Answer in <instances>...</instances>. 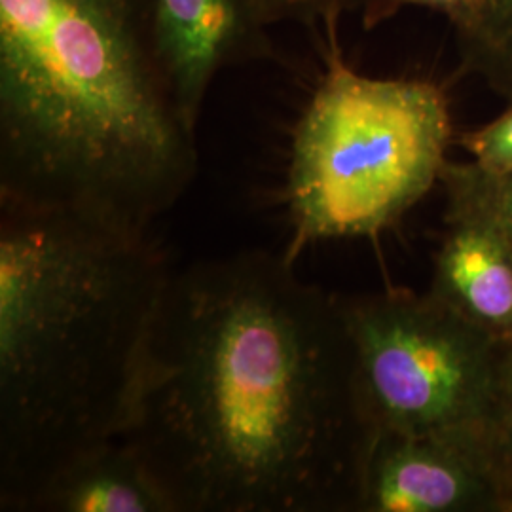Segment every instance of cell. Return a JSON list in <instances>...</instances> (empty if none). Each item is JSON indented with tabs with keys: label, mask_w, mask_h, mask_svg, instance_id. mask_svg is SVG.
Returning a JSON list of instances; mask_svg holds the SVG:
<instances>
[{
	"label": "cell",
	"mask_w": 512,
	"mask_h": 512,
	"mask_svg": "<svg viewBox=\"0 0 512 512\" xmlns=\"http://www.w3.org/2000/svg\"><path fill=\"white\" fill-rule=\"evenodd\" d=\"M372 437L342 296L266 251L171 270L118 439L175 512L357 511Z\"/></svg>",
	"instance_id": "obj_1"
},
{
	"label": "cell",
	"mask_w": 512,
	"mask_h": 512,
	"mask_svg": "<svg viewBox=\"0 0 512 512\" xmlns=\"http://www.w3.org/2000/svg\"><path fill=\"white\" fill-rule=\"evenodd\" d=\"M196 171L156 0H0V200L148 230Z\"/></svg>",
	"instance_id": "obj_2"
},
{
	"label": "cell",
	"mask_w": 512,
	"mask_h": 512,
	"mask_svg": "<svg viewBox=\"0 0 512 512\" xmlns=\"http://www.w3.org/2000/svg\"><path fill=\"white\" fill-rule=\"evenodd\" d=\"M169 274L148 230L0 200V511L120 437Z\"/></svg>",
	"instance_id": "obj_3"
},
{
	"label": "cell",
	"mask_w": 512,
	"mask_h": 512,
	"mask_svg": "<svg viewBox=\"0 0 512 512\" xmlns=\"http://www.w3.org/2000/svg\"><path fill=\"white\" fill-rule=\"evenodd\" d=\"M452 118L429 80L370 78L338 52L293 133L287 171L294 262L313 243L391 228L440 183Z\"/></svg>",
	"instance_id": "obj_4"
},
{
	"label": "cell",
	"mask_w": 512,
	"mask_h": 512,
	"mask_svg": "<svg viewBox=\"0 0 512 512\" xmlns=\"http://www.w3.org/2000/svg\"><path fill=\"white\" fill-rule=\"evenodd\" d=\"M344 310L357 391L374 433L463 437L494 450L505 342L429 293L349 296Z\"/></svg>",
	"instance_id": "obj_5"
},
{
	"label": "cell",
	"mask_w": 512,
	"mask_h": 512,
	"mask_svg": "<svg viewBox=\"0 0 512 512\" xmlns=\"http://www.w3.org/2000/svg\"><path fill=\"white\" fill-rule=\"evenodd\" d=\"M444 234L429 294L499 342L512 340V236L494 179L473 162H448Z\"/></svg>",
	"instance_id": "obj_6"
},
{
	"label": "cell",
	"mask_w": 512,
	"mask_h": 512,
	"mask_svg": "<svg viewBox=\"0 0 512 512\" xmlns=\"http://www.w3.org/2000/svg\"><path fill=\"white\" fill-rule=\"evenodd\" d=\"M359 512H512L490 444L448 435L374 433Z\"/></svg>",
	"instance_id": "obj_7"
},
{
	"label": "cell",
	"mask_w": 512,
	"mask_h": 512,
	"mask_svg": "<svg viewBox=\"0 0 512 512\" xmlns=\"http://www.w3.org/2000/svg\"><path fill=\"white\" fill-rule=\"evenodd\" d=\"M156 27L165 71L194 129L217 74L275 57L251 0H156Z\"/></svg>",
	"instance_id": "obj_8"
},
{
	"label": "cell",
	"mask_w": 512,
	"mask_h": 512,
	"mask_svg": "<svg viewBox=\"0 0 512 512\" xmlns=\"http://www.w3.org/2000/svg\"><path fill=\"white\" fill-rule=\"evenodd\" d=\"M16 512H175L147 463L122 439L93 446L46 476Z\"/></svg>",
	"instance_id": "obj_9"
},
{
	"label": "cell",
	"mask_w": 512,
	"mask_h": 512,
	"mask_svg": "<svg viewBox=\"0 0 512 512\" xmlns=\"http://www.w3.org/2000/svg\"><path fill=\"white\" fill-rule=\"evenodd\" d=\"M461 65L512 101V0H488L469 33L459 37Z\"/></svg>",
	"instance_id": "obj_10"
},
{
	"label": "cell",
	"mask_w": 512,
	"mask_h": 512,
	"mask_svg": "<svg viewBox=\"0 0 512 512\" xmlns=\"http://www.w3.org/2000/svg\"><path fill=\"white\" fill-rule=\"evenodd\" d=\"M459 147L471 154V162L492 177L512 173V101L511 107L482 128L463 133Z\"/></svg>",
	"instance_id": "obj_11"
},
{
	"label": "cell",
	"mask_w": 512,
	"mask_h": 512,
	"mask_svg": "<svg viewBox=\"0 0 512 512\" xmlns=\"http://www.w3.org/2000/svg\"><path fill=\"white\" fill-rule=\"evenodd\" d=\"M486 2L488 0H365L361 12L366 29H372L385 19L393 18L403 8H429L450 19L458 37H463L473 29Z\"/></svg>",
	"instance_id": "obj_12"
},
{
	"label": "cell",
	"mask_w": 512,
	"mask_h": 512,
	"mask_svg": "<svg viewBox=\"0 0 512 512\" xmlns=\"http://www.w3.org/2000/svg\"><path fill=\"white\" fill-rule=\"evenodd\" d=\"M492 440L495 458L507 478L512 495V340L503 344Z\"/></svg>",
	"instance_id": "obj_13"
},
{
	"label": "cell",
	"mask_w": 512,
	"mask_h": 512,
	"mask_svg": "<svg viewBox=\"0 0 512 512\" xmlns=\"http://www.w3.org/2000/svg\"><path fill=\"white\" fill-rule=\"evenodd\" d=\"M256 18L272 27L283 21H311L330 18L344 10L363 8L365 0H251Z\"/></svg>",
	"instance_id": "obj_14"
},
{
	"label": "cell",
	"mask_w": 512,
	"mask_h": 512,
	"mask_svg": "<svg viewBox=\"0 0 512 512\" xmlns=\"http://www.w3.org/2000/svg\"><path fill=\"white\" fill-rule=\"evenodd\" d=\"M492 179H494L495 198L512 236V173L507 177H492Z\"/></svg>",
	"instance_id": "obj_15"
}]
</instances>
